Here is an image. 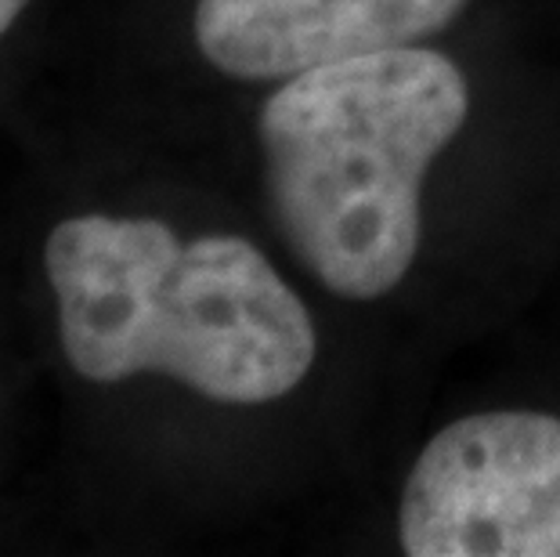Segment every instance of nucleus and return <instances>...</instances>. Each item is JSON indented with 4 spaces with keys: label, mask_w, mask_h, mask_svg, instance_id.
Instances as JSON below:
<instances>
[{
    "label": "nucleus",
    "mask_w": 560,
    "mask_h": 557,
    "mask_svg": "<svg viewBox=\"0 0 560 557\" xmlns=\"http://www.w3.org/2000/svg\"><path fill=\"white\" fill-rule=\"evenodd\" d=\"M249 221L441 384L560 276V26L387 47L246 102Z\"/></svg>",
    "instance_id": "1"
},
{
    "label": "nucleus",
    "mask_w": 560,
    "mask_h": 557,
    "mask_svg": "<svg viewBox=\"0 0 560 557\" xmlns=\"http://www.w3.org/2000/svg\"><path fill=\"white\" fill-rule=\"evenodd\" d=\"M62 355L83 384H166L257 428L315 485L326 543L438 395L243 218L69 214L44 240Z\"/></svg>",
    "instance_id": "2"
},
{
    "label": "nucleus",
    "mask_w": 560,
    "mask_h": 557,
    "mask_svg": "<svg viewBox=\"0 0 560 557\" xmlns=\"http://www.w3.org/2000/svg\"><path fill=\"white\" fill-rule=\"evenodd\" d=\"M332 543L405 557H560V402L438 395Z\"/></svg>",
    "instance_id": "3"
},
{
    "label": "nucleus",
    "mask_w": 560,
    "mask_h": 557,
    "mask_svg": "<svg viewBox=\"0 0 560 557\" xmlns=\"http://www.w3.org/2000/svg\"><path fill=\"white\" fill-rule=\"evenodd\" d=\"M514 26H560V0H188L182 19L207 77L246 94L343 58Z\"/></svg>",
    "instance_id": "4"
},
{
    "label": "nucleus",
    "mask_w": 560,
    "mask_h": 557,
    "mask_svg": "<svg viewBox=\"0 0 560 557\" xmlns=\"http://www.w3.org/2000/svg\"><path fill=\"white\" fill-rule=\"evenodd\" d=\"M30 8V0H0V37L15 26V19Z\"/></svg>",
    "instance_id": "5"
}]
</instances>
